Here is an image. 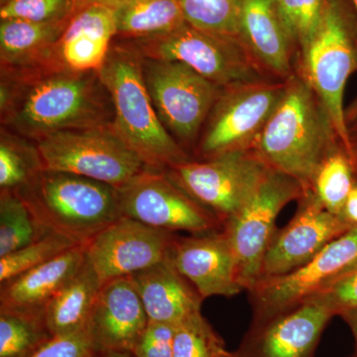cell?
I'll return each instance as SVG.
<instances>
[{
    "mask_svg": "<svg viewBox=\"0 0 357 357\" xmlns=\"http://www.w3.org/2000/svg\"><path fill=\"white\" fill-rule=\"evenodd\" d=\"M112 98L100 72H77L59 61L0 69L1 128L28 139L114 124Z\"/></svg>",
    "mask_w": 357,
    "mask_h": 357,
    "instance_id": "6da1fadb",
    "label": "cell"
},
{
    "mask_svg": "<svg viewBox=\"0 0 357 357\" xmlns=\"http://www.w3.org/2000/svg\"><path fill=\"white\" fill-rule=\"evenodd\" d=\"M340 146L344 147L325 105L296 70L253 150L270 169L310 190L324 160Z\"/></svg>",
    "mask_w": 357,
    "mask_h": 357,
    "instance_id": "7a4b0ae2",
    "label": "cell"
},
{
    "mask_svg": "<svg viewBox=\"0 0 357 357\" xmlns=\"http://www.w3.org/2000/svg\"><path fill=\"white\" fill-rule=\"evenodd\" d=\"M143 56L115 38L100 70L114 105V128L152 170L166 171L192 159L160 121L143 75Z\"/></svg>",
    "mask_w": 357,
    "mask_h": 357,
    "instance_id": "3957f363",
    "label": "cell"
},
{
    "mask_svg": "<svg viewBox=\"0 0 357 357\" xmlns=\"http://www.w3.org/2000/svg\"><path fill=\"white\" fill-rule=\"evenodd\" d=\"M16 194L45 229L79 245L122 217L119 190L75 174L42 171Z\"/></svg>",
    "mask_w": 357,
    "mask_h": 357,
    "instance_id": "277c9868",
    "label": "cell"
},
{
    "mask_svg": "<svg viewBox=\"0 0 357 357\" xmlns=\"http://www.w3.org/2000/svg\"><path fill=\"white\" fill-rule=\"evenodd\" d=\"M296 70L325 105L349 155L344 96L347 81L357 73V16L351 0H323Z\"/></svg>",
    "mask_w": 357,
    "mask_h": 357,
    "instance_id": "5b68a950",
    "label": "cell"
},
{
    "mask_svg": "<svg viewBox=\"0 0 357 357\" xmlns=\"http://www.w3.org/2000/svg\"><path fill=\"white\" fill-rule=\"evenodd\" d=\"M36 143L44 170L83 176L117 190L150 169L112 124L61 131Z\"/></svg>",
    "mask_w": 357,
    "mask_h": 357,
    "instance_id": "8992f818",
    "label": "cell"
},
{
    "mask_svg": "<svg viewBox=\"0 0 357 357\" xmlns=\"http://www.w3.org/2000/svg\"><path fill=\"white\" fill-rule=\"evenodd\" d=\"M130 42L143 57L184 63L222 89L274 79L258 66L241 40L203 31L187 22L166 34Z\"/></svg>",
    "mask_w": 357,
    "mask_h": 357,
    "instance_id": "52a82bcc",
    "label": "cell"
},
{
    "mask_svg": "<svg viewBox=\"0 0 357 357\" xmlns=\"http://www.w3.org/2000/svg\"><path fill=\"white\" fill-rule=\"evenodd\" d=\"M285 89L286 81L275 79L223 88L204 122L192 159L253 149Z\"/></svg>",
    "mask_w": 357,
    "mask_h": 357,
    "instance_id": "ba28073f",
    "label": "cell"
},
{
    "mask_svg": "<svg viewBox=\"0 0 357 357\" xmlns=\"http://www.w3.org/2000/svg\"><path fill=\"white\" fill-rule=\"evenodd\" d=\"M143 75L164 128L192 157L222 88L177 61L143 57Z\"/></svg>",
    "mask_w": 357,
    "mask_h": 357,
    "instance_id": "9c48e42d",
    "label": "cell"
},
{
    "mask_svg": "<svg viewBox=\"0 0 357 357\" xmlns=\"http://www.w3.org/2000/svg\"><path fill=\"white\" fill-rule=\"evenodd\" d=\"M268 170L255 150L249 149L191 159L165 172L225 227L252 197Z\"/></svg>",
    "mask_w": 357,
    "mask_h": 357,
    "instance_id": "30bf717a",
    "label": "cell"
},
{
    "mask_svg": "<svg viewBox=\"0 0 357 357\" xmlns=\"http://www.w3.org/2000/svg\"><path fill=\"white\" fill-rule=\"evenodd\" d=\"M306 188L287 174L270 169L248 203L225 223L237 265L238 281L248 291L258 281L263 258L276 232V220L291 202L299 201Z\"/></svg>",
    "mask_w": 357,
    "mask_h": 357,
    "instance_id": "8fae6325",
    "label": "cell"
},
{
    "mask_svg": "<svg viewBox=\"0 0 357 357\" xmlns=\"http://www.w3.org/2000/svg\"><path fill=\"white\" fill-rule=\"evenodd\" d=\"M356 265L357 227H354L299 269L256 282L248 291L252 309L251 323L266 321L299 307Z\"/></svg>",
    "mask_w": 357,
    "mask_h": 357,
    "instance_id": "7c38bea8",
    "label": "cell"
},
{
    "mask_svg": "<svg viewBox=\"0 0 357 357\" xmlns=\"http://www.w3.org/2000/svg\"><path fill=\"white\" fill-rule=\"evenodd\" d=\"M119 192L122 217L155 229L189 234L223 229L222 223L175 184L165 171L148 169Z\"/></svg>",
    "mask_w": 357,
    "mask_h": 357,
    "instance_id": "4fadbf2b",
    "label": "cell"
},
{
    "mask_svg": "<svg viewBox=\"0 0 357 357\" xmlns=\"http://www.w3.org/2000/svg\"><path fill=\"white\" fill-rule=\"evenodd\" d=\"M177 236L121 217L84 245L86 258L105 284L164 261Z\"/></svg>",
    "mask_w": 357,
    "mask_h": 357,
    "instance_id": "5bb4252c",
    "label": "cell"
},
{
    "mask_svg": "<svg viewBox=\"0 0 357 357\" xmlns=\"http://www.w3.org/2000/svg\"><path fill=\"white\" fill-rule=\"evenodd\" d=\"M297 203L292 220L276 230L268 245L258 280L299 269L351 229L340 215L326 210L312 190H307Z\"/></svg>",
    "mask_w": 357,
    "mask_h": 357,
    "instance_id": "9a60e30c",
    "label": "cell"
},
{
    "mask_svg": "<svg viewBox=\"0 0 357 357\" xmlns=\"http://www.w3.org/2000/svg\"><path fill=\"white\" fill-rule=\"evenodd\" d=\"M335 314L317 300L259 323H251L241 344L222 357H316L321 335Z\"/></svg>",
    "mask_w": 357,
    "mask_h": 357,
    "instance_id": "2e32d148",
    "label": "cell"
},
{
    "mask_svg": "<svg viewBox=\"0 0 357 357\" xmlns=\"http://www.w3.org/2000/svg\"><path fill=\"white\" fill-rule=\"evenodd\" d=\"M169 259L204 300L234 297L243 292L229 239L222 230L177 236Z\"/></svg>",
    "mask_w": 357,
    "mask_h": 357,
    "instance_id": "e0dca14e",
    "label": "cell"
},
{
    "mask_svg": "<svg viewBox=\"0 0 357 357\" xmlns=\"http://www.w3.org/2000/svg\"><path fill=\"white\" fill-rule=\"evenodd\" d=\"M148 324L132 277L102 284L88 324L96 352L132 351Z\"/></svg>",
    "mask_w": 357,
    "mask_h": 357,
    "instance_id": "ac0fdd59",
    "label": "cell"
},
{
    "mask_svg": "<svg viewBox=\"0 0 357 357\" xmlns=\"http://www.w3.org/2000/svg\"><path fill=\"white\" fill-rule=\"evenodd\" d=\"M239 40L272 79L295 74L299 51L275 0H241Z\"/></svg>",
    "mask_w": 357,
    "mask_h": 357,
    "instance_id": "d6986e66",
    "label": "cell"
},
{
    "mask_svg": "<svg viewBox=\"0 0 357 357\" xmlns=\"http://www.w3.org/2000/svg\"><path fill=\"white\" fill-rule=\"evenodd\" d=\"M84 261L86 246L76 245L41 266L3 282L0 287V312L43 319L47 306Z\"/></svg>",
    "mask_w": 357,
    "mask_h": 357,
    "instance_id": "ffe728a7",
    "label": "cell"
},
{
    "mask_svg": "<svg viewBox=\"0 0 357 357\" xmlns=\"http://www.w3.org/2000/svg\"><path fill=\"white\" fill-rule=\"evenodd\" d=\"M116 38L114 9L100 4L77 7L56 45L61 64L77 72H100Z\"/></svg>",
    "mask_w": 357,
    "mask_h": 357,
    "instance_id": "44dd1931",
    "label": "cell"
},
{
    "mask_svg": "<svg viewBox=\"0 0 357 357\" xmlns=\"http://www.w3.org/2000/svg\"><path fill=\"white\" fill-rule=\"evenodd\" d=\"M131 277L149 321L178 326L201 312L204 298L169 258Z\"/></svg>",
    "mask_w": 357,
    "mask_h": 357,
    "instance_id": "7402d4cb",
    "label": "cell"
},
{
    "mask_svg": "<svg viewBox=\"0 0 357 357\" xmlns=\"http://www.w3.org/2000/svg\"><path fill=\"white\" fill-rule=\"evenodd\" d=\"M70 18L49 23L0 20V69H30L59 61L56 45Z\"/></svg>",
    "mask_w": 357,
    "mask_h": 357,
    "instance_id": "603a6c76",
    "label": "cell"
},
{
    "mask_svg": "<svg viewBox=\"0 0 357 357\" xmlns=\"http://www.w3.org/2000/svg\"><path fill=\"white\" fill-rule=\"evenodd\" d=\"M102 286L100 277L86 258L79 271L45 310V325L52 337L77 332L88 326Z\"/></svg>",
    "mask_w": 357,
    "mask_h": 357,
    "instance_id": "cb8c5ba5",
    "label": "cell"
},
{
    "mask_svg": "<svg viewBox=\"0 0 357 357\" xmlns=\"http://www.w3.org/2000/svg\"><path fill=\"white\" fill-rule=\"evenodd\" d=\"M114 9L117 39L152 38L185 23L178 0H124Z\"/></svg>",
    "mask_w": 357,
    "mask_h": 357,
    "instance_id": "d4e9b609",
    "label": "cell"
},
{
    "mask_svg": "<svg viewBox=\"0 0 357 357\" xmlns=\"http://www.w3.org/2000/svg\"><path fill=\"white\" fill-rule=\"evenodd\" d=\"M42 171L37 143L0 128V191L17 192Z\"/></svg>",
    "mask_w": 357,
    "mask_h": 357,
    "instance_id": "484cf974",
    "label": "cell"
},
{
    "mask_svg": "<svg viewBox=\"0 0 357 357\" xmlns=\"http://www.w3.org/2000/svg\"><path fill=\"white\" fill-rule=\"evenodd\" d=\"M48 234L20 195L0 191V258Z\"/></svg>",
    "mask_w": 357,
    "mask_h": 357,
    "instance_id": "4316f807",
    "label": "cell"
},
{
    "mask_svg": "<svg viewBox=\"0 0 357 357\" xmlns=\"http://www.w3.org/2000/svg\"><path fill=\"white\" fill-rule=\"evenodd\" d=\"M356 183L351 157L344 147L340 146L324 160L310 190L326 210L340 215Z\"/></svg>",
    "mask_w": 357,
    "mask_h": 357,
    "instance_id": "83f0119b",
    "label": "cell"
},
{
    "mask_svg": "<svg viewBox=\"0 0 357 357\" xmlns=\"http://www.w3.org/2000/svg\"><path fill=\"white\" fill-rule=\"evenodd\" d=\"M51 337L43 319L0 312V357H31Z\"/></svg>",
    "mask_w": 357,
    "mask_h": 357,
    "instance_id": "f1b7e54d",
    "label": "cell"
},
{
    "mask_svg": "<svg viewBox=\"0 0 357 357\" xmlns=\"http://www.w3.org/2000/svg\"><path fill=\"white\" fill-rule=\"evenodd\" d=\"M185 22L203 31L239 39L241 0H178Z\"/></svg>",
    "mask_w": 357,
    "mask_h": 357,
    "instance_id": "f546056e",
    "label": "cell"
},
{
    "mask_svg": "<svg viewBox=\"0 0 357 357\" xmlns=\"http://www.w3.org/2000/svg\"><path fill=\"white\" fill-rule=\"evenodd\" d=\"M76 245L79 244L60 234L49 232L29 245L0 258V284L41 266Z\"/></svg>",
    "mask_w": 357,
    "mask_h": 357,
    "instance_id": "4dcf8cb0",
    "label": "cell"
},
{
    "mask_svg": "<svg viewBox=\"0 0 357 357\" xmlns=\"http://www.w3.org/2000/svg\"><path fill=\"white\" fill-rule=\"evenodd\" d=\"M222 338L201 312L176 326L173 357H222Z\"/></svg>",
    "mask_w": 357,
    "mask_h": 357,
    "instance_id": "1f68e13d",
    "label": "cell"
},
{
    "mask_svg": "<svg viewBox=\"0 0 357 357\" xmlns=\"http://www.w3.org/2000/svg\"><path fill=\"white\" fill-rule=\"evenodd\" d=\"M76 8L77 0H4L0 6V20L58 22L70 18Z\"/></svg>",
    "mask_w": 357,
    "mask_h": 357,
    "instance_id": "d6a6232c",
    "label": "cell"
},
{
    "mask_svg": "<svg viewBox=\"0 0 357 357\" xmlns=\"http://www.w3.org/2000/svg\"><path fill=\"white\" fill-rule=\"evenodd\" d=\"M275 2L300 53L314 32L323 0H275Z\"/></svg>",
    "mask_w": 357,
    "mask_h": 357,
    "instance_id": "836d02e7",
    "label": "cell"
},
{
    "mask_svg": "<svg viewBox=\"0 0 357 357\" xmlns=\"http://www.w3.org/2000/svg\"><path fill=\"white\" fill-rule=\"evenodd\" d=\"M93 337L88 326L77 332L52 337L31 357H95Z\"/></svg>",
    "mask_w": 357,
    "mask_h": 357,
    "instance_id": "e575fe53",
    "label": "cell"
},
{
    "mask_svg": "<svg viewBox=\"0 0 357 357\" xmlns=\"http://www.w3.org/2000/svg\"><path fill=\"white\" fill-rule=\"evenodd\" d=\"M328 307L335 314L357 309V265L338 277L323 292L312 298ZM310 301V300H309Z\"/></svg>",
    "mask_w": 357,
    "mask_h": 357,
    "instance_id": "d590c367",
    "label": "cell"
},
{
    "mask_svg": "<svg viewBox=\"0 0 357 357\" xmlns=\"http://www.w3.org/2000/svg\"><path fill=\"white\" fill-rule=\"evenodd\" d=\"M176 326L149 321L131 354L135 357H173Z\"/></svg>",
    "mask_w": 357,
    "mask_h": 357,
    "instance_id": "8d00e7d4",
    "label": "cell"
},
{
    "mask_svg": "<svg viewBox=\"0 0 357 357\" xmlns=\"http://www.w3.org/2000/svg\"><path fill=\"white\" fill-rule=\"evenodd\" d=\"M340 217L342 218L351 229L357 227V183L356 185L352 188L351 192H349Z\"/></svg>",
    "mask_w": 357,
    "mask_h": 357,
    "instance_id": "74e56055",
    "label": "cell"
},
{
    "mask_svg": "<svg viewBox=\"0 0 357 357\" xmlns=\"http://www.w3.org/2000/svg\"><path fill=\"white\" fill-rule=\"evenodd\" d=\"M347 135H349V157H351L357 178V119L347 126Z\"/></svg>",
    "mask_w": 357,
    "mask_h": 357,
    "instance_id": "f35d334b",
    "label": "cell"
},
{
    "mask_svg": "<svg viewBox=\"0 0 357 357\" xmlns=\"http://www.w3.org/2000/svg\"><path fill=\"white\" fill-rule=\"evenodd\" d=\"M340 317L344 319L345 324L351 328L352 335H354V340H356L357 351V309L342 312Z\"/></svg>",
    "mask_w": 357,
    "mask_h": 357,
    "instance_id": "ab89813d",
    "label": "cell"
},
{
    "mask_svg": "<svg viewBox=\"0 0 357 357\" xmlns=\"http://www.w3.org/2000/svg\"><path fill=\"white\" fill-rule=\"evenodd\" d=\"M124 0H77V7L88 6V4H100L114 8L123 2Z\"/></svg>",
    "mask_w": 357,
    "mask_h": 357,
    "instance_id": "60d3db41",
    "label": "cell"
},
{
    "mask_svg": "<svg viewBox=\"0 0 357 357\" xmlns=\"http://www.w3.org/2000/svg\"><path fill=\"white\" fill-rule=\"evenodd\" d=\"M357 119V96L354 98L349 107H345V122L347 126L352 123Z\"/></svg>",
    "mask_w": 357,
    "mask_h": 357,
    "instance_id": "b9f144b4",
    "label": "cell"
},
{
    "mask_svg": "<svg viewBox=\"0 0 357 357\" xmlns=\"http://www.w3.org/2000/svg\"><path fill=\"white\" fill-rule=\"evenodd\" d=\"M95 357H135L128 351H102L96 352Z\"/></svg>",
    "mask_w": 357,
    "mask_h": 357,
    "instance_id": "7bdbcfd3",
    "label": "cell"
},
{
    "mask_svg": "<svg viewBox=\"0 0 357 357\" xmlns=\"http://www.w3.org/2000/svg\"><path fill=\"white\" fill-rule=\"evenodd\" d=\"M352 4H354V10H356L357 16V0H351Z\"/></svg>",
    "mask_w": 357,
    "mask_h": 357,
    "instance_id": "ee69618b",
    "label": "cell"
},
{
    "mask_svg": "<svg viewBox=\"0 0 357 357\" xmlns=\"http://www.w3.org/2000/svg\"><path fill=\"white\" fill-rule=\"evenodd\" d=\"M349 357H357V351H356V354H354V356H351Z\"/></svg>",
    "mask_w": 357,
    "mask_h": 357,
    "instance_id": "f6af8a7d",
    "label": "cell"
}]
</instances>
